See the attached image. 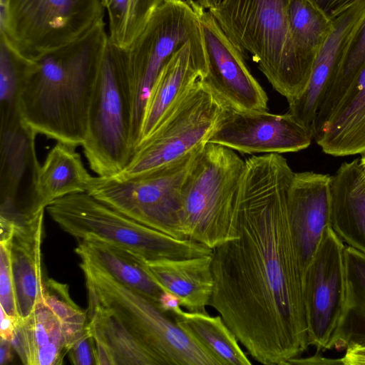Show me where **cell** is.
Wrapping results in <instances>:
<instances>
[{"instance_id": "1", "label": "cell", "mask_w": 365, "mask_h": 365, "mask_svg": "<svg viewBox=\"0 0 365 365\" xmlns=\"http://www.w3.org/2000/svg\"><path fill=\"white\" fill-rule=\"evenodd\" d=\"M294 174L281 154L246 159L237 192L238 236L212 252L209 306L265 365H288L309 346L288 215Z\"/></svg>"}, {"instance_id": "2", "label": "cell", "mask_w": 365, "mask_h": 365, "mask_svg": "<svg viewBox=\"0 0 365 365\" xmlns=\"http://www.w3.org/2000/svg\"><path fill=\"white\" fill-rule=\"evenodd\" d=\"M108 42L101 20L74 41L32 58L20 113L36 134L82 145L93 87Z\"/></svg>"}, {"instance_id": "3", "label": "cell", "mask_w": 365, "mask_h": 365, "mask_svg": "<svg viewBox=\"0 0 365 365\" xmlns=\"http://www.w3.org/2000/svg\"><path fill=\"white\" fill-rule=\"evenodd\" d=\"M208 11L239 51L251 54L288 103L304 92L313 65L292 38L287 0H222Z\"/></svg>"}, {"instance_id": "4", "label": "cell", "mask_w": 365, "mask_h": 365, "mask_svg": "<svg viewBox=\"0 0 365 365\" xmlns=\"http://www.w3.org/2000/svg\"><path fill=\"white\" fill-rule=\"evenodd\" d=\"M88 302L112 314L149 351L157 365H222L158 304L123 285L84 257Z\"/></svg>"}, {"instance_id": "5", "label": "cell", "mask_w": 365, "mask_h": 365, "mask_svg": "<svg viewBox=\"0 0 365 365\" xmlns=\"http://www.w3.org/2000/svg\"><path fill=\"white\" fill-rule=\"evenodd\" d=\"M245 166L225 146L207 142L199 149L182 190L187 239L213 250L238 236L237 192Z\"/></svg>"}, {"instance_id": "6", "label": "cell", "mask_w": 365, "mask_h": 365, "mask_svg": "<svg viewBox=\"0 0 365 365\" xmlns=\"http://www.w3.org/2000/svg\"><path fill=\"white\" fill-rule=\"evenodd\" d=\"M46 210L58 226L79 240H98L139 255L147 261L212 255L213 250L145 226L95 198L75 193L52 202Z\"/></svg>"}, {"instance_id": "7", "label": "cell", "mask_w": 365, "mask_h": 365, "mask_svg": "<svg viewBox=\"0 0 365 365\" xmlns=\"http://www.w3.org/2000/svg\"><path fill=\"white\" fill-rule=\"evenodd\" d=\"M82 146L91 169L102 177L119 174L134 153L125 51L109 38L93 84Z\"/></svg>"}, {"instance_id": "8", "label": "cell", "mask_w": 365, "mask_h": 365, "mask_svg": "<svg viewBox=\"0 0 365 365\" xmlns=\"http://www.w3.org/2000/svg\"><path fill=\"white\" fill-rule=\"evenodd\" d=\"M203 8L194 0H166L125 51L132 99V141L140 138L145 104L151 89L173 54L184 43L204 38Z\"/></svg>"}, {"instance_id": "9", "label": "cell", "mask_w": 365, "mask_h": 365, "mask_svg": "<svg viewBox=\"0 0 365 365\" xmlns=\"http://www.w3.org/2000/svg\"><path fill=\"white\" fill-rule=\"evenodd\" d=\"M201 147L176 161L130 178L93 177L88 193L145 226L176 239L189 240L182 224V190Z\"/></svg>"}, {"instance_id": "10", "label": "cell", "mask_w": 365, "mask_h": 365, "mask_svg": "<svg viewBox=\"0 0 365 365\" xmlns=\"http://www.w3.org/2000/svg\"><path fill=\"white\" fill-rule=\"evenodd\" d=\"M230 107L202 80L195 84L135 148L118 175L130 178L176 161L209 141Z\"/></svg>"}, {"instance_id": "11", "label": "cell", "mask_w": 365, "mask_h": 365, "mask_svg": "<svg viewBox=\"0 0 365 365\" xmlns=\"http://www.w3.org/2000/svg\"><path fill=\"white\" fill-rule=\"evenodd\" d=\"M105 12L103 0H10L5 35L34 58L78 38L103 20Z\"/></svg>"}, {"instance_id": "12", "label": "cell", "mask_w": 365, "mask_h": 365, "mask_svg": "<svg viewBox=\"0 0 365 365\" xmlns=\"http://www.w3.org/2000/svg\"><path fill=\"white\" fill-rule=\"evenodd\" d=\"M346 247L331 226L303 277V297L309 346L327 349L340 318L345 299Z\"/></svg>"}, {"instance_id": "13", "label": "cell", "mask_w": 365, "mask_h": 365, "mask_svg": "<svg viewBox=\"0 0 365 365\" xmlns=\"http://www.w3.org/2000/svg\"><path fill=\"white\" fill-rule=\"evenodd\" d=\"M313 140L310 127L291 113L229 108L209 143L243 154H282L307 148Z\"/></svg>"}, {"instance_id": "14", "label": "cell", "mask_w": 365, "mask_h": 365, "mask_svg": "<svg viewBox=\"0 0 365 365\" xmlns=\"http://www.w3.org/2000/svg\"><path fill=\"white\" fill-rule=\"evenodd\" d=\"M207 55V73L202 79L230 108L268 110V97L252 76L245 56L231 42L209 11L200 13Z\"/></svg>"}, {"instance_id": "15", "label": "cell", "mask_w": 365, "mask_h": 365, "mask_svg": "<svg viewBox=\"0 0 365 365\" xmlns=\"http://www.w3.org/2000/svg\"><path fill=\"white\" fill-rule=\"evenodd\" d=\"M328 174L306 171L294 173L288 193L290 231L304 277L330 226V181Z\"/></svg>"}, {"instance_id": "16", "label": "cell", "mask_w": 365, "mask_h": 365, "mask_svg": "<svg viewBox=\"0 0 365 365\" xmlns=\"http://www.w3.org/2000/svg\"><path fill=\"white\" fill-rule=\"evenodd\" d=\"M207 73V55L204 38L186 42L173 54L150 93L138 145L155 130L185 93L202 80Z\"/></svg>"}, {"instance_id": "17", "label": "cell", "mask_w": 365, "mask_h": 365, "mask_svg": "<svg viewBox=\"0 0 365 365\" xmlns=\"http://www.w3.org/2000/svg\"><path fill=\"white\" fill-rule=\"evenodd\" d=\"M364 19L365 0H360L332 19V29L317 56L306 89L288 103V112L302 123L312 128L319 100Z\"/></svg>"}, {"instance_id": "18", "label": "cell", "mask_w": 365, "mask_h": 365, "mask_svg": "<svg viewBox=\"0 0 365 365\" xmlns=\"http://www.w3.org/2000/svg\"><path fill=\"white\" fill-rule=\"evenodd\" d=\"M37 134L23 120L16 126L0 131L1 211H20V194L28 200L29 210L34 197L38 162L35 138Z\"/></svg>"}, {"instance_id": "19", "label": "cell", "mask_w": 365, "mask_h": 365, "mask_svg": "<svg viewBox=\"0 0 365 365\" xmlns=\"http://www.w3.org/2000/svg\"><path fill=\"white\" fill-rule=\"evenodd\" d=\"M44 211L22 214L15 222L10 242L12 272L18 312L27 317L36 304L43 300L41 242Z\"/></svg>"}, {"instance_id": "20", "label": "cell", "mask_w": 365, "mask_h": 365, "mask_svg": "<svg viewBox=\"0 0 365 365\" xmlns=\"http://www.w3.org/2000/svg\"><path fill=\"white\" fill-rule=\"evenodd\" d=\"M330 226L343 242L365 254V174L359 158L343 163L331 176Z\"/></svg>"}, {"instance_id": "21", "label": "cell", "mask_w": 365, "mask_h": 365, "mask_svg": "<svg viewBox=\"0 0 365 365\" xmlns=\"http://www.w3.org/2000/svg\"><path fill=\"white\" fill-rule=\"evenodd\" d=\"M313 140L332 156L365 153V65Z\"/></svg>"}, {"instance_id": "22", "label": "cell", "mask_w": 365, "mask_h": 365, "mask_svg": "<svg viewBox=\"0 0 365 365\" xmlns=\"http://www.w3.org/2000/svg\"><path fill=\"white\" fill-rule=\"evenodd\" d=\"M212 255L147 261L148 268L164 291L178 297L188 312L207 313L214 279Z\"/></svg>"}, {"instance_id": "23", "label": "cell", "mask_w": 365, "mask_h": 365, "mask_svg": "<svg viewBox=\"0 0 365 365\" xmlns=\"http://www.w3.org/2000/svg\"><path fill=\"white\" fill-rule=\"evenodd\" d=\"M76 147L57 142L38 170L34 197L26 215L44 211L54 200L64 196L88 192L93 179L85 168Z\"/></svg>"}, {"instance_id": "24", "label": "cell", "mask_w": 365, "mask_h": 365, "mask_svg": "<svg viewBox=\"0 0 365 365\" xmlns=\"http://www.w3.org/2000/svg\"><path fill=\"white\" fill-rule=\"evenodd\" d=\"M11 341L25 365H61L67 354L61 324L43 300L19 321Z\"/></svg>"}, {"instance_id": "25", "label": "cell", "mask_w": 365, "mask_h": 365, "mask_svg": "<svg viewBox=\"0 0 365 365\" xmlns=\"http://www.w3.org/2000/svg\"><path fill=\"white\" fill-rule=\"evenodd\" d=\"M86 329L98 365H157L144 345L105 309L88 303Z\"/></svg>"}, {"instance_id": "26", "label": "cell", "mask_w": 365, "mask_h": 365, "mask_svg": "<svg viewBox=\"0 0 365 365\" xmlns=\"http://www.w3.org/2000/svg\"><path fill=\"white\" fill-rule=\"evenodd\" d=\"M75 252L123 285L158 304L164 289L150 272L146 260L139 255L98 240H80Z\"/></svg>"}, {"instance_id": "27", "label": "cell", "mask_w": 365, "mask_h": 365, "mask_svg": "<svg viewBox=\"0 0 365 365\" xmlns=\"http://www.w3.org/2000/svg\"><path fill=\"white\" fill-rule=\"evenodd\" d=\"M344 257V303L327 349L365 346V254L348 246Z\"/></svg>"}, {"instance_id": "28", "label": "cell", "mask_w": 365, "mask_h": 365, "mask_svg": "<svg viewBox=\"0 0 365 365\" xmlns=\"http://www.w3.org/2000/svg\"><path fill=\"white\" fill-rule=\"evenodd\" d=\"M176 323L198 343L215 356L222 365H250L234 333L220 315L181 310L173 315Z\"/></svg>"}, {"instance_id": "29", "label": "cell", "mask_w": 365, "mask_h": 365, "mask_svg": "<svg viewBox=\"0 0 365 365\" xmlns=\"http://www.w3.org/2000/svg\"><path fill=\"white\" fill-rule=\"evenodd\" d=\"M32 64V58L19 51L6 35H0V131L22 121L20 98Z\"/></svg>"}, {"instance_id": "30", "label": "cell", "mask_w": 365, "mask_h": 365, "mask_svg": "<svg viewBox=\"0 0 365 365\" xmlns=\"http://www.w3.org/2000/svg\"><path fill=\"white\" fill-rule=\"evenodd\" d=\"M365 65V19L351 40L318 103L312 125L316 134L328 120Z\"/></svg>"}, {"instance_id": "31", "label": "cell", "mask_w": 365, "mask_h": 365, "mask_svg": "<svg viewBox=\"0 0 365 365\" xmlns=\"http://www.w3.org/2000/svg\"><path fill=\"white\" fill-rule=\"evenodd\" d=\"M287 16L297 47L314 66L332 29V20L310 0H287Z\"/></svg>"}, {"instance_id": "32", "label": "cell", "mask_w": 365, "mask_h": 365, "mask_svg": "<svg viewBox=\"0 0 365 365\" xmlns=\"http://www.w3.org/2000/svg\"><path fill=\"white\" fill-rule=\"evenodd\" d=\"M166 0H105L109 41L126 49L143 31L156 9Z\"/></svg>"}, {"instance_id": "33", "label": "cell", "mask_w": 365, "mask_h": 365, "mask_svg": "<svg viewBox=\"0 0 365 365\" xmlns=\"http://www.w3.org/2000/svg\"><path fill=\"white\" fill-rule=\"evenodd\" d=\"M43 300L61 324L68 354L86 331V311L73 301L67 284L53 279L43 282Z\"/></svg>"}, {"instance_id": "34", "label": "cell", "mask_w": 365, "mask_h": 365, "mask_svg": "<svg viewBox=\"0 0 365 365\" xmlns=\"http://www.w3.org/2000/svg\"><path fill=\"white\" fill-rule=\"evenodd\" d=\"M10 242L11 240H6L0 243V307L9 315L21 319L11 263Z\"/></svg>"}, {"instance_id": "35", "label": "cell", "mask_w": 365, "mask_h": 365, "mask_svg": "<svg viewBox=\"0 0 365 365\" xmlns=\"http://www.w3.org/2000/svg\"><path fill=\"white\" fill-rule=\"evenodd\" d=\"M68 354L73 364H96L93 343L87 329L83 336L70 349Z\"/></svg>"}, {"instance_id": "36", "label": "cell", "mask_w": 365, "mask_h": 365, "mask_svg": "<svg viewBox=\"0 0 365 365\" xmlns=\"http://www.w3.org/2000/svg\"><path fill=\"white\" fill-rule=\"evenodd\" d=\"M331 20L360 0H310Z\"/></svg>"}, {"instance_id": "37", "label": "cell", "mask_w": 365, "mask_h": 365, "mask_svg": "<svg viewBox=\"0 0 365 365\" xmlns=\"http://www.w3.org/2000/svg\"><path fill=\"white\" fill-rule=\"evenodd\" d=\"M158 306L162 311L172 316L177 314L182 309L179 298L168 291H164L161 294Z\"/></svg>"}, {"instance_id": "38", "label": "cell", "mask_w": 365, "mask_h": 365, "mask_svg": "<svg viewBox=\"0 0 365 365\" xmlns=\"http://www.w3.org/2000/svg\"><path fill=\"white\" fill-rule=\"evenodd\" d=\"M1 309V325H0V336L2 339L11 341L15 333V330L19 321L21 319H16L9 315L5 311L0 307Z\"/></svg>"}, {"instance_id": "39", "label": "cell", "mask_w": 365, "mask_h": 365, "mask_svg": "<svg viewBox=\"0 0 365 365\" xmlns=\"http://www.w3.org/2000/svg\"><path fill=\"white\" fill-rule=\"evenodd\" d=\"M341 361L343 365H365V346H355L346 349Z\"/></svg>"}, {"instance_id": "40", "label": "cell", "mask_w": 365, "mask_h": 365, "mask_svg": "<svg viewBox=\"0 0 365 365\" xmlns=\"http://www.w3.org/2000/svg\"><path fill=\"white\" fill-rule=\"evenodd\" d=\"M341 364V359L334 360L324 358L319 355H314L308 358H295L291 359L288 364Z\"/></svg>"}, {"instance_id": "41", "label": "cell", "mask_w": 365, "mask_h": 365, "mask_svg": "<svg viewBox=\"0 0 365 365\" xmlns=\"http://www.w3.org/2000/svg\"><path fill=\"white\" fill-rule=\"evenodd\" d=\"M13 350L11 341L1 338L0 339V364L7 365L13 360Z\"/></svg>"}, {"instance_id": "42", "label": "cell", "mask_w": 365, "mask_h": 365, "mask_svg": "<svg viewBox=\"0 0 365 365\" xmlns=\"http://www.w3.org/2000/svg\"><path fill=\"white\" fill-rule=\"evenodd\" d=\"M200 3L206 6H215L221 2L222 0H197Z\"/></svg>"}, {"instance_id": "43", "label": "cell", "mask_w": 365, "mask_h": 365, "mask_svg": "<svg viewBox=\"0 0 365 365\" xmlns=\"http://www.w3.org/2000/svg\"><path fill=\"white\" fill-rule=\"evenodd\" d=\"M361 157L359 158V162H360L361 166L364 170V173L365 174V153L361 155Z\"/></svg>"}, {"instance_id": "44", "label": "cell", "mask_w": 365, "mask_h": 365, "mask_svg": "<svg viewBox=\"0 0 365 365\" xmlns=\"http://www.w3.org/2000/svg\"><path fill=\"white\" fill-rule=\"evenodd\" d=\"M105 0H103V3H104Z\"/></svg>"}]
</instances>
